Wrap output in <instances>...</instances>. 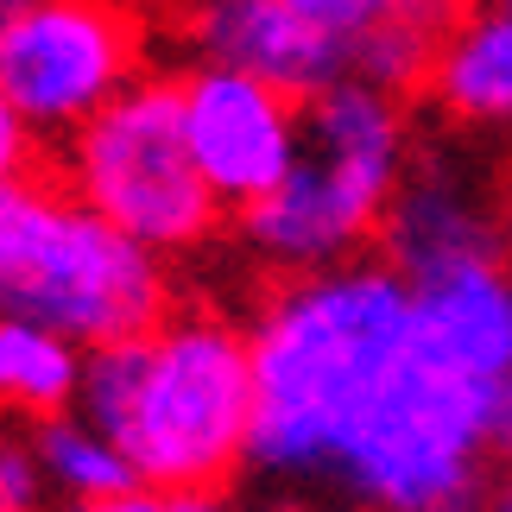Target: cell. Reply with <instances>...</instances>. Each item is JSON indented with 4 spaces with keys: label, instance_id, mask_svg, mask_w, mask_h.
Segmentation results:
<instances>
[{
    "label": "cell",
    "instance_id": "6da1fadb",
    "mask_svg": "<svg viewBox=\"0 0 512 512\" xmlns=\"http://www.w3.org/2000/svg\"><path fill=\"white\" fill-rule=\"evenodd\" d=\"M253 487L285 512H329L348 449L418 342V298L386 260L279 279L247 323Z\"/></svg>",
    "mask_w": 512,
    "mask_h": 512
},
{
    "label": "cell",
    "instance_id": "7a4b0ae2",
    "mask_svg": "<svg viewBox=\"0 0 512 512\" xmlns=\"http://www.w3.org/2000/svg\"><path fill=\"white\" fill-rule=\"evenodd\" d=\"M76 411L127 456L140 487L228 494L253 456V342L222 310H171L159 329L89 354Z\"/></svg>",
    "mask_w": 512,
    "mask_h": 512
},
{
    "label": "cell",
    "instance_id": "3957f363",
    "mask_svg": "<svg viewBox=\"0 0 512 512\" xmlns=\"http://www.w3.org/2000/svg\"><path fill=\"white\" fill-rule=\"evenodd\" d=\"M411 159L405 102L373 83H336L304 102V140L285 184L241 215V241L266 272L304 279V272L354 266L380 241L392 196Z\"/></svg>",
    "mask_w": 512,
    "mask_h": 512
},
{
    "label": "cell",
    "instance_id": "277c9868",
    "mask_svg": "<svg viewBox=\"0 0 512 512\" xmlns=\"http://www.w3.org/2000/svg\"><path fill=\"white\" fill-rule=\"evenodd\" d=\"M0 317L102 354L171 317V272L70 184L13 177L0 184Z\"/></svg>",
    "mask_w": 512,
    "mask_h": 512
},
{
    "label": "cell",
    "instance_id": "5b68a950",
    "mask_svg": "<svg viewBox=\"0 0 512 512\" xmlns=\"http://www.w3.org/2000/svg\"><path fill=\"white\" fill-rule=\"evenodd\" d=\"M64 171L102 222L159 260L196 253L222 222V203L190 159L177 83H133L83 133H70Z\"/></svg>",
    "mask_w": 512,
    "mask_h": 512
},
{
    "label": "cell",
    "instance_id": "8992f818",
    "mask_svg": "<svg viewBox=\"0 0 512 512\" xmlns=\"http://www.w3.org/2000/svg\"><path fill=\"white\" fill-rule=\"evenodd\" d=\"M140 83V26L121 0H32L0 38V89L32 133H83Z\"/></svg>",
    "mask_w": 512,
    "mask_h": 512
},
{
    "label": "cell",
    "instance_id": "52a82bcc",
    "mask_svg": "<svg viewBox=\"0 0 512 512\" xmlns=\"http://www.w3.org/2000/svg\"><path fill=\"white\" fill-rule=\"evenodd\" d=\"M177 108H184V140L190 159L203 171L222 209H253L285 184V171L298 165L304 140V102H291L285 89L260 83V76L196 64L177 83Z\"/></svg>",
    "mask_w": 512,
    "mask_h": 512
},
{
    "label": "cell",
    "instance_id": "ba28073f",
    "mask_svg": "<svg viewBox=\"0 0 512 512\" xmlns=\"http://www.w3.org/2000/svg\"><path fill=\"white\" fill-rule=\"evenodd\" d=\"M380 260L405 285L500 260V177L468 146H418L380 228Z\"/></svg>",
    "mask_w": 512,
    "mask_h": 512
},
{
    "label": "cell",
    "instance_id": "9c48e42d",
    "mask_svg": "<svg viewBox=\"0 0 512 512\" xmlns=\"http://www.w3.org/2000/svg\"><path fill=\"white\" fill-rule=\"evenodd\" d=\"M190 45L203 64L260 76L291 102H317L323 89L354 83L348 45L285 0H190Z\"/></svg>",
    "mask_w": 512,
    "mask_h": 512
},
{
    "label": "cell",
    "instance_id": "30bf717a",
    "mask_svg": "<svg viewBox=\"0 0 512 512\" xmlns=\"http://www.w3.org/2000/svg\"><path fill=\"white\" fill-rule=\"evenodd\" d=\"M285 7L342 38L354 57V83H373L386 95L418 89L449 32V0H285Z\"/></svg>",
    "mask_w": 512,
    "mask_h": 512
},
{
    "label": "cell",
    "instance_id": "8fae6325",
    "mask_svg": "<svg viewBox=\"0 0 512 512\" xmlns=\"http://www.w3.org/2000/svg\"><path fill=\"white\" fill-rule=\"evenodd\" d=\"M424 89L449 127L512 140V7L506 0H487L475 13L449 19Z\"/></svg>",
    "mask_w": 512,
    "mask_h": 512
},
{
    "label": "cell",
    "instance_id": "7c38bea8",
    "mask_svg": "<svg viewBox=\"0 0 512 512\" xmlns=\"http://www.w3.org/2000/svg\"><path fill=\"white\" fill-rule=\"evenodd\" d=\"M83 373L89 354L51 336L38 323L0 317V418H26V424H51L76 411L83 399Z\"/></svg>",
    "mask_w": 512,
    "mask_h": 512
},
{
    "label": "cell",
    "instance_id": "4fadbf2b",
    "mask_svg": "<svg viewBox=\"0 0 512 512\" xmlns=\"http://www.w3.org/2000/svg\"><path fill=\"white\" fill-rule=\"evenodd\" d=\"M26 443H32V456H38L45 494L64 506V512L140 487V481H133V468H127V456L83 418V411H64V418H51V424H32Z\"/></svg>",
    "mask_w": 512,
    "mask_h": 512
},
{
    "label": "cell",
    "instance_id": "5bb4252c",
    "mask_svg": "<svg viewBox=\"0 0 512 512\" xmlns=\"http://www.w3.org/2000/svg\"><path fill=\"white\" fill-rule=\"evenodd\" d=\"M70 512H247L234 494H177V487H127L114 500L70 506Z\"/></svg>",
    "mask_w": 512,
    "mask_h": 512
},
{
    "label": "cell",
    "instance_id": "9a60e30c",
    "mask_svg": "<svg viewBox=\"0 0 512 512\" xmlns=\"http://www.w3.org/2000/svg\"><path fill=\"white\" fill-rule=\"evenodd\" d=\"M45 494V475H38V456L26 437H0V506L7 512H38Z\"/></svg>",
    "mask_w": 512,
    "mask_h": 512
},
{
    "label": "cell",
    "instance_id": "2e32d148",
    "mask_svg": "<svg viewBox=\"0 0 512 512\" xmlns=\"http://www.w3.org/2000/svg\"><path fill=\"white\" fill-rule=\"evenodd\" d=\"M26 146H32V127L13 114L7 89H0V184H13V177H26Z\"/></svg>",
    "mask_w": 512,
    "mask_h": 512
},
{
    "label": "cell",
    "instance_id": "e0dca14e",
    "mask_svg": "<svg viewBox=\"0 0 512 512\" xmlns=\"http://www.w3.org/2000/svg\"><path fill=\"white\" fill-rule=\"evenodd\" d=\"M500 260L512 266V171H500Z\"/></svg>",
    "mask_w": 512,
    "mask_h": 512
},
{
    "label": "cell",
    "instance_id": "ac0fdd59",
    "mask_svg": "<svg viewBox=\"0 0 512 512\" xmlns=\"http://www.w3.org/2000/svg\"><path fill=\"white\" fill-rule=\"evenodd\" d=\"M487 512H512V456L500 462V475H494V494H487Z\"/></svg>",
    "mask_w": 512,
    "mask_h": 512
},
{
    "label": "cell",
    "instance_id": "d6986e66",
    "mask_svg": "<svg viewBox=\"0 0 512 512\" xmlns=\"http://www.w3.org/2000/svg\"><path fill=\"white\" fill-rule=\"evenodd\" d=\"M26 7H32V0H0V38H7L19 19H26Z\"/></svg>",
    "mask_w": 512,
    "mask_h": 512
},
{
    "label": "cell",
    "instance_id": "ffe728a7",
    "mask_svg": "<svg viewBox=\"0 0 512 512\" xmlns=\"http://www.w3.org/2000/svg\"><path fill=\"white\" fill-rule=\"evenodd\" d=\"M0 512H7V506H0Z\"/></svg>",
    "mask_w": 512,
    "mask_h": 512
},
{
    "label": "cell",
    "instance_id": "44dd1931",
    "mask_svg": "<svg viewBox=\"0 0 512 512\" xmlns=\"http://www.w3.org/2000/svg\"><path fill=\"white\" fill-rule=\"evenodd\" d=\"M506 7H512V0H506Z\"/></svg>",
    "mask_w": 512,
    "mask_h": 512
}]
</instances>
